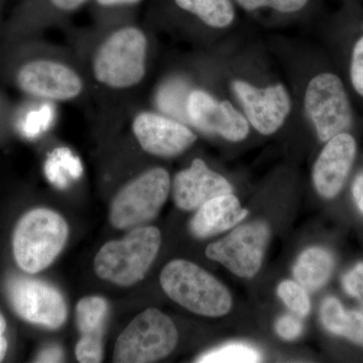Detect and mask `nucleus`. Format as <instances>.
<instances>
[{
	"label": "nucleus",
	"instance_id": "f257e3e1",
	"mask_svg": "<svg viewBox=\"0 0 363 363\" xmlns=\"http://www.w3.org/2000/svg\"><path fill=\"white\" fill-rule=\"evenodd\" d=\"M147 35L136 26L111 33L97 48L92 72L97 82L114 90H125L142 82L147 73Z\"/></svg>",
	"mask_w": 363,
	"mask_h": 363
},
{
	"label": "nucleus",
	"instance_id": "f03ea898",
	"mask_svg": "<svg viewBox=\"0 0 363 363\" xmlns=\"http://www.w3.org/2000/svg\"><path fill=\"white\" fill-rule=\"evenodd\" d=\"M164 292L195 314L221 317L230 311L233 298L212 274L188 260L169 262L160 278Z\"/></svg>",
	"mask_w": 363,
	"mask_h": 363
},
{
	"label": "nucleus",
	"instance_id": "7ed1b4c3",
	"mask_svg": "<svg viewBox=\"0 0 363 363\" xmlns=\"http://www.w3.org/2000/svg\"><path fill=\"white\" fill-rule=\"evenodd\" d=\"M161 242L157 227L133 229L123 240L109 241L100 248L95 257V272L100 279L116 285H135L145 278Z\"/></svg>",
	"mask_w": 363,
	"mask_h": 363
},
{
	"label": "nucleus",
	"instance_id": "20e7f679",
	"mask_svg": "<svg viewBox=\"0 0 363 363\" xmlns=\"http://www.w3.org/2000/svg\"><path fill=\"white\" fill-rule=\"evenodd\" d=\"M68 235V224L61 215L45 208L33 209L14 229V259L28 274L44 271L63 250Z\"/></svg>",
	"mask_w": 363,
	"mask_h": 363
},
{
	"label": "nucleus",
	"instance_id": "39448f33",
	"mask_svg": "<svg viewBox=\"0 0 363 363\" xmlns=\"http://www.w3.org/2000/svg\"><path fill=\"white\" fill-rule=\"evenodd\" d=\"M173 320L155 308L145 310L117 338L113 362L147 363L168 357L178 343Z\"/></svg>",
	"mask_w": 363,
	"mask_h": 363
},
{
	"label": "nucleus",
	"instance_id": "423d86ee",
	"mask_svg": "<svg viewBox=\"0 0 363 363\" xmlns=\"http://www.w3.org/2000/svg\"><path fill=\"white\" fill-rule=\"evenodd\" d=\"M171 180L166 169L155 168L124 186L112 201L109 219L117 229L138 227L156 218L168 199Z\"/></svg>",
	"mask_w": 363,
	"mask_h": 363
},
{
	"label": "nucleus",
	"instance_id": "0eeeda50",
	"mask_svg": "<svg viewBox=\"0 0 363 363\" xmlns=\"http://www.w3.org/2000/svg\"><path fill=\"white\" fill-rule=\"evenodd\" d=\"M305 108L322 142L347 130L352 123V111L342 81L334 74H320L310 81Z\"/></svg>",
	"mask_w": 363,
	"mask_h": 363
},
{
	"label": "nucleus",
	"instance_id": "6e6552de",
	"mask_svg": "<svg viewBox=\"0 0 363 363\" xmlns=\"http://www.w3.org/2000/svg\"><path fill=\"white\" fill-rule=\"evenodd\" d=\"M7 298L14 312L26 322L58 329L66 322L65 298L55 288L40 279L16 277L6 286Z\"/></svg>",
	"mask_w": 363,
	"mask_h": 363
},
{
	"label": "nucleus",
	"instance_id": "1a4fd4ad",
	"mask_svg": "<svg viewBox=\"0 0 363 363\" xmlns=\"http://www.w3.org/2000/svg\"><path fill=\"white\" fill-rule=\"evenodd\" d=\"M269 238V229L264 222L245 224L208 245L206 257L240 278L252 279L262 267Z\"/></svg>",
	"mask_w": 363,
	"mask_h": 363
},
{
	"label": "nucleus",
	"instance_id": "9d476101",
	"mask_svg": "<svg viewBox=\"0 0 363 363\" xmlns=\"http://www.w3.org/2000/svg\"><path fill=\"white\" fill-rule=\"evenodd\" d=\"M16 79L23 92L52 101L75 99L84 89V82L77 72L55 60L28 62L18 71Z\"/></svg>",
	"mask_w": 363,
	"mask_h": 363
},
{
	"label": "nucleus",
	"instance_id": "9b49d317",
	"mask_svg": "<svg viewBox=\"0 0 363 363\" xmlns=\"http://www.w3.org/2000/svg\"><path fill=\"white\" fill-rule=\"evenodd\" d=\"M131 130L142 149L157 157L178 156L197 140L195 133L181 121L152 111L136 114Z\"/></svg>",
	"mask_w": 363,
	"mask_h": 363
},
{
	"label": "nucleus",
	"instance_id": "f8f14e48",
	"mask_svg": "<svg viewBox=\"0 0 363 363\" xmlns=\"http://www.w3.org/2000/svg\"><path fill=\"white\" fill-rule=\"evenodd\" d=\"M187 116L198 130L218 135L230 142L245 140L250 131L245 117L228 101H217L205 91H191L187 99Z\"/></svg>",
	"mask_w": 363,
	"mask_h": 363
},
{
	"label": "nucleus",
	"instance_id": "ddd939ff",
	"mask_svg": "<svg viewBox=\"0 0 363 363\" xmlns=\"http://www.w3.org/2000/svg\"><path fill=\"white\" fill-rule=\"evenodd\" d=\"M233 90L248 121L262 135L276 133L290 113L291 99L283 85L260 89L245 81H235Z\"/></svg>",
	"mask_w": 363,
	"mask_h": 363
},
{
	"label": "nucleus",
	"instance_id": "4468645a",
	"mask_svg": "<svg viewBox=\"0 0 363 363\" xmlns=\"http://www.w3.org/2000/svg\"><path fill=\"white\" fill-rule=\"evenodd\" d=\"M357 155L352 135L342 133L328 140L313 169V182L322 197H335L347 179Z\"/></svg>",
	"mask_w": 363,
	"mask_h": 363
},
{
	"label": "nucleus",
	"instance_id": "2eb2a0df",
	"mask_svg": "<svg viewBox=\"0 0 363 363\" xmlns=\"http://www.w3.org/2000/svg\"><path fill=\"white\" fill-rule=\"evenodd\" d=\"M233 186L224 177L208 168L201 159L177 174L173 183L174 201L185 211L198 210L218 196L233 194Z\"/></svg>",
	"mask_w": 363,
	"mask_h": 363
},
{
	"label": "nucleus",
	"instance_id": "dca6fc26",
	"mask_svg": "<svg viewBox=\"0 0 363 363\" xmlns=\"http://www.w3.org/2000/svg\"><path fill=\"white\" fill-rule=\"evenodd\" d=\"M247 210L233 194L218 196L198 209L190 222V230L197 238H207L233 228L247 217Z\"/></svg>",
	"mask_w": 363,
	"mask_h": 363
},
{
	"label": "nucleus",
	"instance_id": "f3484780",
	"mask_svg": "<svg viewBox=\"0 0 363 363\" xmlns=\"http://www.w3.org/2000/svg\"><path fill=\"white\" fill-rule=\"evenodd\" d=\"M334 269V259L328 250L310 247L300 257L294 267V277L306 290H319L330 278Z\"/></svg>",
	"mask_w": 363,
	"mask_h": 363
},
{
	"label": "nucleus",
	"instance_id": "a211bd4d",
	"mask_svg": "<svg viewBox=\"0 0 363 363\" xmlns=\"http://www.w3.org/2000/svg\"><path fill=\"white\" fill-rule=\"evenodd\" d=\"M107 313L108 304L105 298L98 296L81 298L76 307V323L81 338L102 341Z\"/></svg>",
	"mask_w": 363,
	"mask_h": 363
},
{
	"label": "nucleus",
	"instance_id": "6ab92c4d",
	"mask_svg": "<svg viewBox=\"0 0 363 363\" xmlns=\"http://www.w3.org/2000/svg\"><path fill=\"white\" fill-rule=\"evenodd\" d=\"M177 6L198 16L207 26L223 28L234 20L230 0H175Z\"/></svg>",
	"mask_w": 363,
	"mask_h": 363
},
{
	"label": "nucleus",
	"instance_id": "aec40b11",
	"mask_svg": "<svg viewBox=\"0 0 363 363\" xmlns=\"http://www.w3.org/2000/svg\"><path fill=\"white\" fill-rule=\"evenodd\" d=\"M82 173L80 160L68 149L55 150L45 162V177L59 189L68 187L71 181L78 180Z\"/></svg>",
	"mask_w": 363,
	"mask_h": 363
},
{
	"label": "nucleus",
	"instance_id": "412c9836",
	"mask_svg": "<svg viewBox=\"0 0 363 363\" xmlns=\"http://www.w3.org/2000/svg\"><path fill=\"white\" fill-rule=\"evenodd\" d=\"M262 359L259 351L250 344L229 343L203 354L197 362L202 363H253Z\"/></svg>",
	"mask_w": 363,
	"mask_h": 363
},
{
	"label": "nucleus",
	"instance_id": "4be33fe9",
	"mask_svg": "<svg viewBox=\"0 0 363 363\" xmlns=\"http://www.w3.org/2000/svg\"><path fill=\"white\" fill-rule=\"evenodd\" d=\"M279 297L286 307L300 317H306L311 309L307 290L297 281L286 279L278 286Z\"/></svg>",
	"mask_w": 363,
	"mask_h": 363
},
{
	"label": "nucleus",
	"instance_id": "5701e85b",
	"mask_svg": "<svg viewBox=\"0 0 363 363\" xmlns=\"http://www.w3.org/2000/svg\"><path fill=\"white\" fill-rule=\"evenodd\" d=\"M187 89L181 83H174L164 88L161 94V105L162 108L174 116V118L185 121L183 116H187Z\"/></svg>",
	"mask_w": 363,
	"mask_h": 363
},
{
	"label": "nucleus",
	"instance_id": "b1692460",
	"mask_svg": "<svg viewBox=\"0 0 363 363\" xmlns=\"http://www.w3.org/2000/svg\"><path fill=\"white\" fill-rule=\"evenodd\" d=\"M321 321L325 328L334 335L342 336L347 311L344 309L338 298L328 297L321 305Z\"/></svg>",
	"mask_w": 363,
	"mask_h": 363
},
{
	"label": "nucleus",
	"instance_id": "393cba45",
	"mask_svg": "<svg viewBox=\"0 0 363 363\" xmlns=\"http://www.w3.org/2000/svg\"><path fill=\"white\" fill-rule=\"evenodd\" d=\"M247 11H255L262 6H269L279 13H291L300 11L308 0H236Z\"/></svg>",
	"mask_w": 363,
	"mask_h": 363
},
{
	"label": "nucleus",
	"instance_id": "a878e982",
	"mask_svg": "<svg viewBox=\"0 0 363 363\" xmlns=\"http://www.w3.org/2000/svg\"><path fill=\"white\" fill-rule=\"evenodd\" d=\"M342 283L346 293L357 298L363 307V262L343 277Z\"/></svg>",
	"mask_w": 363,
	"mask_h": 363
},
{
	"label": "nucleus",
	"instance_id": "bb28decb",
	"mask_svg": "<svg viewBox=\"0 0 363 363\" xmlns=\"http://www.w3.org/2000/svg\"><path fill=\"white\" fill-rule=\"evenodd\" d=\"M350 76L353 87L363 97V37L357 40L353 49Z\"/></svg>",
	"mask_w": 363,
	"mask_h": 363
},
{
	"label": "nucleus",
	"instance_id": "cd10ccee",
	"mask_svg": "<svg viewBox=\"0 0 363 363\" xmlns=\"http://www.w3.org/2000/svg\"><path fill=\"white\" fill-rule=\"evenodd\" d=\"M342 336L358 345L363 346V315L362 313L347 311Z\"/></svg>",
	"mask_w": 363,
	"mask_h": 363
},
{
	"label": "nucleus",
	"instance_id": "c85d7f7f",
	"mask_svg": "<svg viewBox=\"0 0 363 363\" xmlns=\"http://www.w3.org/2000/svg\"><path fill=\"white\" fill-rule=\"evenodd\" d=\"M276 331L285 340H295L302 334L303 323L298 318L285 315L277 321Z\"/></svg>",
	"mask_w": 363,
	"mask_h": 363
},
{
	"label": "nucleus",
	"instance_id": "c756f323",
	"mask_svg": "<svg viewBox=\"0 0 363 363\" xmlns=\"http://www.w3.org/2000/svg\"><path fill=\"white\" fill-rule=\"evenodd\" d=\"M44 111L33 112L26 117L25 123L23 124V133L28 138H35L45 130L48 124V117H45Z\"/></svg>",
	"mask_w": 363,
	"mask_h": 363
},
{
	"label": "nucleus",
	"instance_id": "7c9ffc66",
	"mask_svg": "<svg viewBox=\"0 0 363 363\" xmlns=\"http://www.w3.org/2000/svg\"><path fill=\"white\" fill-rule=\"evenodd\" d=\"M63 350L58 346H50L38 355V362H60L63 360Z\"/></svg>",
	"mask_w": 363,
	"mask_h": 363
},
{
	"label": "nucleus",
	"instance_id": "2f4dec72",
	"mask_svg": "<svg viewBox=\"0 0 363 363\" xmlns=\"http://www.w3.org/2000/svg\"><path fill=\"white\" fill-rule=\"evenodd\" d=\"M50 1L60 11H72L82 6L88 0H50Z\"/></svg>",
	"mask_w": 363,
	"mask_h": 363
},
{
	"label": "nucleus",
	"instance_id": "473e14b6",
	"mask_svg": "<svg viewBox=\"0 0 363 363\" xmlns=\"http://www.w3.org/2000/svg\"><path fill=\"white\" fill-rule=\"evenodd\" d=\"M353 197L360 211L363 213V174L355 179L352 187Z\"/></svg>",
	"mask_w": 363,
	"mask_h": 363
},
{
	"label": "nucleus",
	"instance_id": "72a5a7b5",
	"mask_svg": "<svg viewBox=\"0 0 363 363\" xmlns=\"http://www.w3.org/2000/svg\"><path fill=\"white\" fill-rule=\"evenodd\" d=\"M6 319L0 314V362L6 357L7 351V341L6 339L4 337V333L6 332Z\"/></svg>",
	"mask_w": 363,
	"mask_h": 363
},
{
	"label": "nucleus",
	"instance_id": "f704fd0d",
	"mask_svg": "<svg viewBox=\"0 0 363 363\" xmlns=\"http://www.w3.org/2000/svg\"><path fill=\"white\" fill-rule=\"evenodd\" d=\"M97 4L102 6H133L142 0H96Z\"/></svg>",
	"mask_w": 363,
	"mask_h": 363
}]
</instances>
